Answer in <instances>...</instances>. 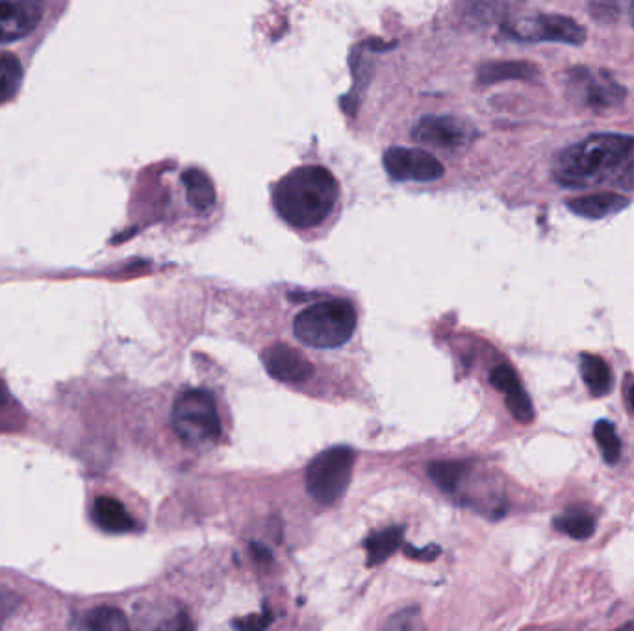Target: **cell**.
Returning a JSON list of instances; mask_svg holds the SVG:
<instances>
[{
  "instance_id": "25",
  "label": "cell",
  "mask_w": 634,
  "mask_h": 631,
  "mask_svg": "<svg viewBox=\"0 0 634 631\" xmlns=\"http://www.w3.org/2000/svg\"><path fill=\"white\" fill-rule=\"evenodd\" d=\"M4 402H7V391L0 385V407L4 406Z\"/></svg>"
},
{
  "instance_id": "8",
  "label": "cell",
  "mask_w": 634,
  "mask_h": 631,
  "mask_svg": "<svg viewBox=\"0 0 634 631\" xmlns=\"http://www.w3.org/2000/svg\"><path fill=\"white\" fill-rule=\"evenodd\" d=\"M388 177L397 182H434L444 177V165L434 158L433 154L421 148H404L394 146L386 151L385 159Z\"/></svg>"
},
{
  "instance_id": "2",
  "label": "cell",
  "mask_w": 634,
  "mask_h": 631,
  "mask_svg": "<svg viewBox=\"0 0 634 631\" xmlns=\"http://www.w3.org/2000/svg\"><path fill=\"white\" fill-rule=\"evenodd\" d=\"M338 199V180L329 169L319 165L293 169L273 188V204L279 217L301 230L324 225L334 212Z\"/></svg>"
},
{
  "instance_id": "12",
  "label": "cell",
  "mask_w": 634,
  "mask_h": 631,
  "mask_svg": "<svg viewBox=\"0 0 634 631\" xmlns=\"http://www.w3.org/2000/svg\"><path fill=\"white\" fill-rule=\"evenodd\" d=\"M490 382L495 389L505 393L506 406L513 413L514 419L519 420L521 425H529L535 419L531 398L527 395L524 385L519 383L518 374L514 372L513 367L508 365L495 367L490 374Z\"/></svg>"
},
{
  "instance_id": "16",
  "label": "cell",
  "mask_w": 634,
  "mask_h": 631,
  "mask_svg": "<svg viewBox=\"0 0 634 631\" xmlns=\"http://www.w3.org/2000/svg\"><path fill=\"white\" fill-rule=\"evenodd\" d=\"M580 374L585 380L586 388L594 396L609 395L614 385V377L610 371L609 364L594 354L580 356Z\"/></svg>"
},
{
  "instance_id": "14",
  "label": "cell",
  "mask_w": 634,
  "mask_h": 631,
  "mask_svg": "<svg viewBox=\"0 0 634 631\" xmlns=\"http://www.w3.org/2000/svg\"><path fill=\"white\" fill-rule=\"evenodd\" d=\"M93 521L108 534H129L136 529V522L127 508L111 497H98L93 504Z\"/></svg>"
},
{
  "instance_id": "1",
  "label": "cell",
  "mask_w": 634,
  "mask_h": 631,
  "mask_svg": "<svg viewBox=\"0 0 634 631\" xmlns=\"http://www.w3.org/2000/svg\"><path fill=\"white\" fill-rule=\"evenodd\" d=\"M553 175L564 188L634 189V138L590 135L559 154Z\"/></svg>"
},
{
  "instance_id": "4",
  "label": "cell",
  "mask_w": 634,
  "mask_h": 631,
  "mask_svg": "<svg viewBox=\"0 0 634 631\" xmlns=\"http://www.w3.org/2000/svg\"><path fill=\"white\" fill-rule=\"evenodd\" d=\"M173 430L188 447L214 444L221 436V420L214 396L202 389L178 396L172 415Z\"/></svg>"
},
{
  "instance_id": "23",
  "label": "cell",
  "mask_w": 634,
  "mask_h": 631,
  "mask_svg": "<svg viewBox=\"0 0 634 631\" xmlns=\"http://www.w3.org/2000/svg\"><path fill=\"white\" fill-rule=\"evenodd\" d=\"M594 436L598 441L599 449L603 452L604 462L614 465L622 454V441L618 438L617 428L609 420H599L594 428Z\"/></svg>"
},
{
  "instance_id": "6",
  "label": "cell",
  "mask_w": 634,
  "mask_h": 631,
  "mask_svg": "<svg viewBox=\"0 0 634 631\" xmlns=\"http://www.w3.org/2000/svg\"><path fill=\"white\" fill-rule=\"evenodd\" d=\"M567 95L574 103L594 111L618 108L625 98V90L607 71L574 68L566 73Z\"/></svg>"
},
{
  "instance_id": "24",
  "label": "cell",
  "mask_w": 634,
  "mask_h": 631,
  "mask_svg": "<svg viewBox=\"0 0 634 631\" xmlns=\"http://www.w3.org/2000/svg\"><path fill=\"white\" fill-rule=\"evenodd\" d=\"M269 624V619H263V617H258L255 620H245V622H238V628H253V630H260V628H266Z\"/></svg>"
},
{
  "instance_id": "3",
  "label": "cell",
  "mask_w": 634,
  "mask_h": 631,
  "mask_svg": "<svg viewBox=\"0 0 634 631\" xmlns=\"http://www.w3.org/2000/svg\"><path fill=\"white\" fill-rule=\"evenodd\" d=\"M356 311L342 298L314 303L301 311L293 322V334L312 348H336L353 337Z\"/></svg>"
},
{
  "instance_id": "26",
  "label": "cell",
  "mask_w": 634,
  "mask_h": 631,
  "mask_svg": "<svg viewBox=\"0 0 634 631\" xmlns=\"http://www.w3.org/2000/svg\"><path fill=\"white\" fill-rule=\"evenodd\" d=\"M631 404H633V409H634V388L631 389Z\"/></svg>"
},
{
  "instance_id": "7",
  "label": "cell",
  "mask_w": 634,
  "mask_h": 631,
  "mask_svg": "<svg viewBox=\"0 0 634 631\" xmlns=\"http://www.w3.org/2000/svg\"><path fill=\"white\" fill-rule=\"evenodd\" d=\"M506 36L527 43H566L579 47L586 41V31L574 19L556 13H542L535 17L521 19L518 23L503 26Z\"/></svg>"
},
{
  "instance_id": "5",
  "label": "cell",
  "mask_w": 634,
  "mask_h": 631,
  "mask_svg": "<svg viewBox=\"0 0 634 631\" xmlns=\"http://www.w3.org/2000/svg\"><path fill=\"white\" fill-rule=\"evenodd\" d=\"M353 467V450L348 447L327 449L317 454L306 468V489L317 504H336L348 491Z\"/></svg>"
},
{
  "instance_id": "10",
  "label": "cell",
  "mask_w": 634,
  "mask_h": 631,
  "mask_svg": "<svg viewBox=\"0 0 634 631\" xmlns=\"http://www.w3.org/2000/svg\"><path fill=\"white\" fill-rule=\"evenodd\" d=\"M44 0H0V43L23 39L44 19Z\"/></svg>"
},
{
  "instance_id": "11",
  "label": "cell",
  "mask_w": 634,
  "mask_h": 631,
  "mask_svg": "<svg viewBox=\"0 0 634 631\" xmlns=\"http://www.w3.org/2000/svg\"><path fill=\"white\" fill-rule=\"evenodd\" d=\"M262 361L269 377H273L277 382L297 385V383L308 382L314 374L310 361L300 350L282 343L266 348Z\"/></svg>"
},
{
  "instance_id": "17",
  "label": "cell",
  "mask_w": 634,
  "mask_h": 631,
  "mask_svg": "<svg viewBox=\"0 0 634 631\" xmlns=\"http://www.w3.org/2000/svg\"><path fill=\"white\" fill-rule=\"evenodd\" d=\"M184 186L188 201L199 212H208L215 204V188L207 172L201 169H189L184 172Z\"/></svg>"
},
{
  "instance_id": "18",
  "label": "cell",
  "mask_w": 634,
  "mask_h": 631,
  "mask_svg": "<svg viewBox=\"0 0 634 631\" xmlns=\"http://www.w3.org/2000/svg\"><path fill=\"white\" fill-rule=\"evenodd\" d=\"M25 80V71L17 56L0 52V104L10 103L17 97Z\"/></svg>"
},
{
  "instance_id": "13",
  "label": "cell",
  "mask_w": 634,
  "mask_h": 631,
  "mask_svg": "<svg viewBox=\"0 0 634 631\" xmlns=\"http://www.w3.org/2000/svg\"><path fill=\"white\" fill-rule=\"evenodd\" d=\"M629 206L627 197L618 193H598L567 201V207L585 219H604Z\"/></svg>"
},
{
  "instance_id": "22",
  "label": "cell",
  "mask_w": 634,
  "mask_h": 631,
  "mask_svg": "<svg viewBox=\"0 0 634 631\" xmlns=\"http://www.w3.org/2000/svg\"><path fill=\"white\" fill-rule=\"evenodd\" d=\"M555 526L559 532L570 535L572 539L585 540L594 535L596 522L590 515L577 511V513H567V515L559 516L555 521Z\"/></svg>"
},
{
  "instance_id": "21",
  "label": "cell",
  "mask_w": 634,
  "mask_h": 631,
  "mask_svg": "<svg viewBox=\"0 0 634 631\" xmlns=\"http://www.w3.org/2000/svg\"><path fill=\"white\" fill-rule=\"evenodd\" d=\"M468 471V465L460 462H439L433 463L428 468V474L433 478L434 484L444 489V491H455L458 484L463 478V474Z\"/></svg>"
},
{
  "instance_id": "15",
  "label": "cell",
  "mask_w": 634,
  "mask_h": 631,
  "mask_svg": "<svg viewBox=\"0 0 634 631\" xmlns=\"http://www.w3.org/2000/svg\"><path fill=\"white\" fill-rule=\"evenodd\" d=\"M537 74V66L529 61H490L479 69V82L495 84L503 80H532Z\"/></svg>"
},
{
  "instance_id": "9",
  "label": "cell",
  "mask_w": 634,
  "mask_h": 631,
  "mask_svg": "<svg viewBox=\"0 0 634 631\" xmlns=\"http://www.w3.org/2000/svg\"><path fill=\"white\" fill-rule=\"evenodd\" d=\"M412 138L423 145L455 151L476 138V130L468 122L449 116H428L420 119L412 130Z\"/></svg>"
},
{
  "instance_id": "20",
  "label": "cell",
  "mask_w": 634,
  "mask_h": 631,
  "mask_svg": "<svg viewBox=\"0 0 634 631\" xmlns=\"http://www.w3.org/2000/svg\"><path fill=\"white\" fill-rule=\"evenodd\" d=\"M82 628L97 631L129 630V620L116 607H97L84 617Z\"/></svg>"
},
{
  "instance_id": "19",
  "label": "cell",
  "mask_w": 634,
  "mask_h": 631,
  "mask_svg": "<svg viewBox=\"0 0 634 631\" xmlns=\"http://www.w3.org/2000/svg\"><path fill=\"white\" fill-rule=\"evenodd\" d=\"M403 539V529L390 528L380 532V534L373 535L372 539H367V561L369 564L383 563L385 559L390 558L391 553L396 552L397 547L401 545Z\"/></svg>"
}]
</instances>
